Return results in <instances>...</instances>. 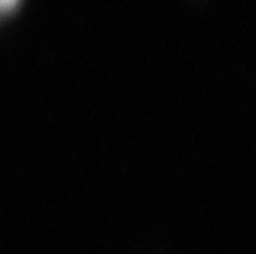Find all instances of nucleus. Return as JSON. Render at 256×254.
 Wrapping results in <instances>:
<instances>
[{
    "instance_id": "1",
    "label": "nucleus",
    "mask_w": 256,
    "mask_h": 254,
    "mask_svg": "<svg viewBox=\"0 0 256 254\" xmlns=\"http://www.w3.org/2000/svg\"><path fill=\"white\" fill-rule=\"evenodd\" d=\"M20 0H0V13H7L17 7Z\"/></svg>"
}]
</instances>
